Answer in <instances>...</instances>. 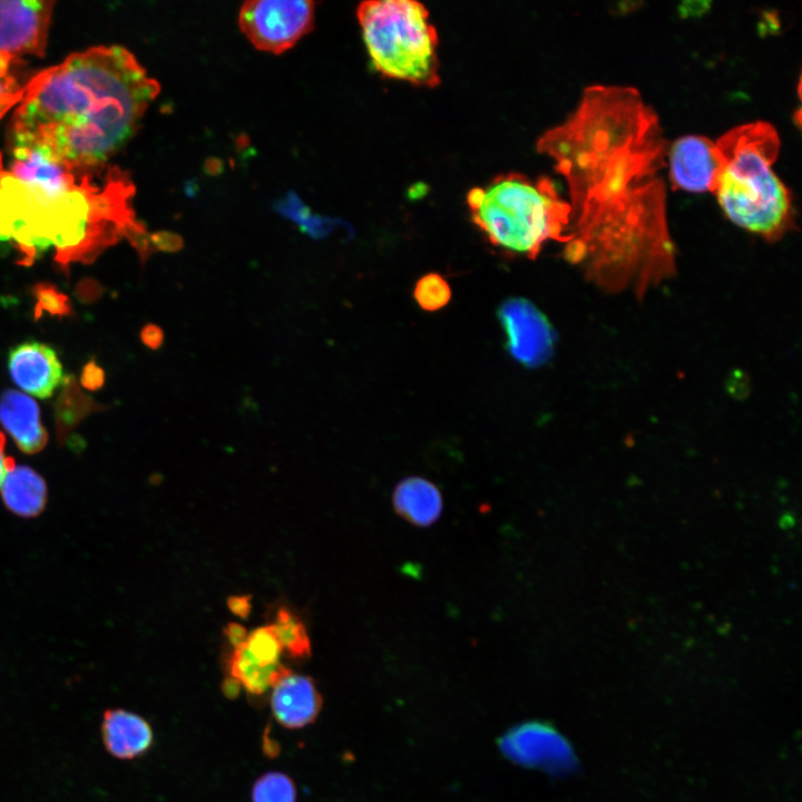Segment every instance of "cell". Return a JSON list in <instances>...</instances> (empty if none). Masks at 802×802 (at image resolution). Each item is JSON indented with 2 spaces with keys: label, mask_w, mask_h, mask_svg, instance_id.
<instances>
[{
  "label": "cell",
  "mask_w": 802,
  "mask_h": 802,
  "mask_svg": "<svg viewBox=\"0 0 802 802\" xmlns=\"http://www.w3.org/2000/svg\"><path fill=\"white\" fill-rule=\"evenodd\" d=\"M0 423L26 453L39 452L47 443L38 404L19 391L10 389L0 394Z\"/></svg>",
  "instance_id": "cell-14"
},
{
  "label": "cell",
  "mask_w": 802,
  "mask_h": 802,
  "mask_svg": "<svg viewBox=\"0 0 802 802\" xmlns=\"http://www.w3.org/2000/svg\"><path fill=\"white\" fill-rule=\"evenodd\" d=\"M241 685L233 678L228 677L224 681L223 691L228 696H235L239 692Z\"/></svg>",
  "instance_id": "cell-31"
},
{
  "label": "cell",
  "mask_w": 802,
  "mask_h": 802,
  "mask_svg": "<svg viewBox=\"0 0 802 802\" xmlns=\"http://www.w3.org/2000/svg\"><path fill=\"white\" fill-rule=\"evenodd\" d=\"M392 505L397 514L411 525L428 527L440 518L443 498L432 481L411 476L394 487Z\"/></svg>",
  "instance_id": "cell-15"
},
{
  "label": "cell",
  "mask_w": 802,
  "mask_h": 802,
  "mask_svg": "<svg viewBox=\"0 0 802 802\" xmlns=\"http://www.w3.org/2000/svg\"><path fill=\"white\" fill-rule=\"evenodd\" d=\"M105 409L80 389L74 375L65 378L63 388L55 403L57 437L63 443L70 432L90 413Z\"/></svg>",
  "instance_id": "cell-18"
},
{
  "label": "cell",
  "mask_w": 802,
  "mask_h": 802,
  "mask_svg": "<svg viewBox=\"0 0 802 802\" xmlns=\"http://www.w3.org/2000/svg\"><path fill=\"white\" fill-rule=\"evenodd\" d=\"M53 6L45 0H0V120L23 95L27 63L45 55Z\"/></svg>",
  "instance_id": "cell-6"
},
{
  "label": "cell",
  "mask_w": 802,
  "mask_h": 802,
  "mask_svg": "<svg viewBox=\"0 0 802 802\" xmlns=\"http://www.w3.org/2000/svg\"><path fill=\"white\" fill-rule=\"evenodd\" d=\"M509 353L522 365L538 366L551 355L555 335L546 316L529 301L511 299L499 309Z\"/></svg>",
  "instance_id": "cell-9"
},
{
  "label": "cell",
  "mask_w": 802,
  "mask_h": 802,
  "mask_svg": "<svg viewBox=\"0 0 802 802\" xmlns=\"http://www.w3.org/2000/svg\"><path fill=\"white\" fill-rule=\"evenodd\" d=\"M413 295L422 310L433 312L449 303L451 290L448 282L440 274L429 273L419 278Z\"/></svg>",
  "instance_id": "cell-21"
},
{
  "label": "cell",
  "mask_w": 802,
  "mask_h": 802,
  "mask_svg": "<svg viewBox=\"0 0 802 802\" xmlns=\"http://www.w3.org/2000/svg\"><path fill=\"white\" fill-rule=\"evenodd\" d=\"M6 507L20 517H36L47 502V486L42 477L26 466L13 467L1 485Z\"/></svg>",
  "instance_id": "cell-16"
},
{
  "label": "cell",
  "mask_w": 802,
  "mask_h": 802,
  "mask_svg": "<svg viewBox=\"0 0 802 802\" xmlns=\"http://www.w3.org/2000/svg\"><path fill=\"white\" fill-rule=\"evenodd\" d=\"M12 380L26 392L46 399L65 381L62 365L48 344L26 341L12 348L8 355Z\"/></svg>",
  "instance_id": "cell-11"
},
{
  "label": "cell",
  "mask_w": 802,
  "mask_h": 802,
  "mask_svg": "<svg viewBox=\"0 0 802 802\" xmlns=\"http://www.w3.org/2000/svg\"><path fill=\"white\" fill-rule=\"evenodd\" d=\"M158 92V82L124 47L74 52L29 79L12 113L9 146L75 164L108 163Z\"/></svg>",
  "instance_id": "cell-2"
},
{
  "label": "cell",
  "mask_w": 802,
  "mask_h": 802,
  "mask_svg": "<svg viewBox=\"0 0 802 802\" xmlns=\"http://www.w3.org/2000/svg\"><path fill=\"white\" fill-rule=\"evenodd\" d=\"M321 708L322 696L309 676L288 671L272 687L273 716L286 728H301L313 723Z\"/></svg>",
  "instance_id": "cell-12"
},
{
  "label": "cell",
  "mask_w": 802,
  "mask_h": 802,
  "mask_svg": "<svg viewBox=\"0 0 802 802\" xmlns=\"http://www.w3.org/2000/svg\"><path fill=\"white\" fill-rule=\"evenodd\" d=\"M32 294L36 299L35 319H39L43 313L59 317L72 314L69 297L59 292L55 285L47 282L37 283Z\"/></svg>",
  "instance_id": "cell-23"
},
{
  "label": "cell",
  "mask_w": 802,
  "mask_h": 802,
  "mask_svg": "<svg viewBox=\"0 0 802 802\" xmlns=\"http://www.w3.org/2000/svg\"><path fill=\"white\" fill-rule=\"evenodd\" d=\"M375 71L413 86L440 85L438 33L427 8L413 0H371L356 10Z\"/></svg>",
  "instance_id": "cell-5"
},
{
  "label": "cell",
  "mask_w": 802,
  "mask_h": 802,
  "mask_svg": "<svg viewBox=\"0 0 802 802\" xmlns=\"http://www.w3.org/2000/svg\"><path fill=\"white\" fill-rule=\"evenodd\" d=\"M225 636L233 647L241 646L246 642L248 632L238 623H229L224 629Z\"/></svg>",
  "instance_id": "cell-29"
},
{
  "label": "cell",
  "mask_w": 802,
  "mask_h": 802,
  "mask_svg": "<svg viewBox=\"0 0 802 802\" xmlns=\"http://www.w3.org/2000/svg\"><path fill=\"white\" fill-rule=\"evenodd\" d=\"M139 336L143 344L151 350H158L165 339L163 329L154 323L145 324L140 330Z\"/></svg>",
  "instance_id": "cell-26"
},
{
  "label": "cell",
  "mask_w": 802,
  "mask_h": 802,
  "mask_svg": "<svg viewBox=\"0 0 802 802\" xmlns=\"http://www.w3.org/2000/svg\"><path fill=\"white\" fill-rule=\"evenodd\" d=\"M153 243L156 250L174 253L183 247V238L170 232H157L153 234Z\"/></svg>",
  "instance_id": "cell-25"
},
{
  "label": "cell",
  "mask_w": 802,
  "mask_h": 802,
  "mask_svg": "<svg viewBox=\"0 0 802 802\" xmlns=\"http://www.w3.org/2000/svg\"><path fill=\"white\" fill-rule=\"evenodd\" d=\"M283 648L293 657H304L311 653V643L301 618L287 608H280L272 625Z\"/></svg>",
  "instance_id": "cell-19"
},
{
  "label": "cell",
  "mask_w": 802,
  "mask_h": 802,
  "mask_svg": "<svg viewBox=\"0 0 802 802\" xmlns=\"http://www.w3.org/2000/svg\"><path fill=\"white\" fill-rule=\"evenodd\" d=\"M77 296L85 302H91L97 300L101 294L100 285L91 278L81 281L77 286Z\"/></svg>",
  "instance_id": "cell-27"
},
{
  "label": "cell",
  "mask_w": 802,
  "mask_h": 802,
  "mask_svg": "<svg viewBox=\"0 0 802 802\" xmlns=\"http://www.w3.org/2000/svg\"><path fill=\"white\" fill-rule=\"evenodd\" d=\"M105 382V372L92 359L87 362L80 374V384L90 391L99 390Z\"/></svg>",
  "instance_id": "cell-24"
},
{
  "label": "cell",
  "mask_w": 802,
  "mask_h": 802,
  "mask_svg": "<svg viewBox=\"0 0 802 802\" xmlns=\"http://www.w3.org/2000/svg\"><path fill=\"white\" fill-rule=\"evenodd\" d=\"M229 676L253 695H261L290 669L282 664L265 666L255 659L245 644L234 647L228 662Z\"/></svg>",
  "instance_id": "cell-17"
},
{
  "label": "cell",
  "mask_w": 802,
  "mask_h": 802,
  "mask_svg": "<svg viewBox=\"0 0 802 802\" xmlns=\"http://www.w3.org/2000/svg\"><path fill=\"white\" fill-rule=\"evenodd\" d=\"M0 151V241L30 265L55 248V260L90 263L126 237L136 247L149 234L136 219L135 186L109 163L84 165L26 147Z\"/></svg>",
  "instance_id": "cell-1"
},
{
  "label": "cell",
  "mask_w": 802,
  "mask_h": 802,
  "mask_svg": "<svg viewBox=\"0 0 802 802\" xmlns=\"http://www.w3.org/2000/svg\"><path fill=\"white\" fill-rule=\"evenodd\" d=\"M4 437L0 432V488L6 475L14 467L12 458L6 457L4 454Z\"/></svg>",
  "instance_id": "cell-30"
},
{
  "label": "cell",
  "mask_w": 802,
  "mask_h": 802,
  "mask_svg": "<svg viewBox=\"0 0 802 802\" xmlns=\"http://www.w3.org/2000/svg\"><path fill=\"white\" fill-rule=\"evenodd\" d=\"M227 606L234 615L246 618L251 612V599L248 596H231Z\"/></svg>",
  "instance_id": "cell-28"
},
{
  "label": "cell",
  "mask_w": 802,
  "mask_h": 802,
  "mask_svg": "<svg viewBox=\"0 0 802 802\" xmlns=\"http://www.w3.org/2000/svg\"><path fill=\"white\" fill-rule=\"evenodd\" d=\"M717 173L712 193L726 217L767 241L793 226L791 195L773 172L780 137L769 123L736 126L716 141Z\"/></svg>",
  "instance_id": "cell-3"
},
{
  "label": "cell",
  "mask_w": 802,
  "mask_h": 802,
  "mask_svg": "<svg viewBox=\"0 0 802 802\" xmlns=\"http://www.w3.org/2000/svg\"><path fill=\"white\" fill-rule=\"evenodd\" d=\"M467 204L473 223L502 251L534 258L547 241H568L571 208L548 177L502 174L471 188Z\"/></svg>",
  "instance_id": "cell-4"
},
{
  "label": "cell",
  "mask_w": 802,
  "mask_h": 802,
  "mask_svg": "<svg viewBox=\"0 0 802 802\" xmlns=\"http://www.w3.org/2000/svg\"><path fill=\"white\" fill-rule=\"evenodd\" d=\"M669 180L675 189L711 192L717 173L715 145L701 135L679 137L668 153Z\"/></svg>",
  "instance_id": "cell-10"
},
{
  "label": "cell",
  "mask_w": 802,
  "mask_h": 802,
  "mask_svg": "<svg viewBox=\"0 0 802 802\" xmlns=\"http://www.w3.org/2000/svg\"><path fill=\"white\" fill-rule=\"evenodd\" d=\"M252 656L265 666H278L283 648L272 625L248 633L244 643Z\"/></svg>",
  "instance_id": "cell-22"
},
{
  "label": "cell",
  "mask_w": 802,
  "mask_h": 802,
  "mask_svg": "<svg viewBox=\"0 0 802 802\" xmlns=\"http://www.w3.org/2000/svg\"><path fill=\"white\" fill-rule=\"evenodd\" d=\"M499 747L512 762L555 775L567 774L577 766L569 742L551 725L541 722L510 728L500 737Z\"/></svg>",
  "instance_id": "cell-8"
},
{
  "label": "cell",
  "mask_w": 802,
  "mask_h": 802,
  "mask_svg": "<svg viewBox=\"0 0 802 802\" xmlns=\"http://www.w3.org/2000/svg\"><path fill=\"white\" fill-rule=\"evenodd\" d=\"M100 736L108 754L119 760L143 756L154 742V732L148 721L135 712L119 707L104 712Z\"/></svg>",
  "instance_id": "cell-13"
},
{
  "label": "cell",
  "mask_w": 802,
  "mask_h": 802,
  "mask_svg": "<svg viewBox=\"0 0 802 802\" xmlns=\"http://www.w3.org/2000/svg\"><path fill=\"white\" fill-rule=\"evenodd\" d=\"M314 18L313 1L250 0L241 7L238 23L256 49L280 55L312 30Z\"/></svg>",
  "instance_id": "cell-7"
},
{
  "label": "cell",
  "mask_w": 802,
  "mask_h": 802,
  "mask_svg": "<svg viewBox=\"0 0 802 802\" xmlns=\"http://www.w3.org/2000/svg\"><path fill=\"white\" fill-rule=\"evenodd\" d=\"M296 789L292 779L281 772H270L256 780L252 802H295Z\"/></svg>",
  "instance_id": "cell-20"
}]
</instances>
